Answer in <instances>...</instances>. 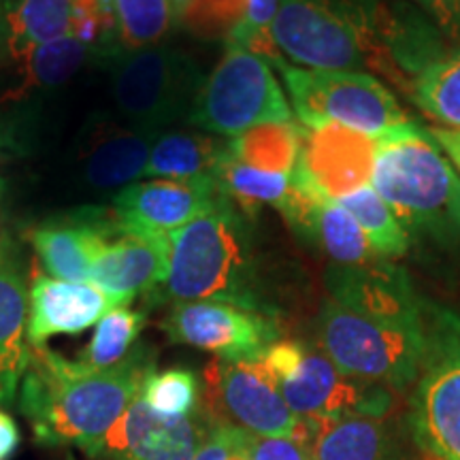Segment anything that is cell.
<instances>
[{"instance_id": "obj_1", "label": "cell", "mask_w": 460, "mask_h": 460, "mask_svg": "<svg viewBox=\"0 0 460 460\" xmlns=\"http://www.w3.org/2000/svg\"><path fill=\"white\" fill-rule=\"evenodd\" d=\"M320 348L348 377L402 390L416 384L429 339L427 307L402 269L379 261L326 273Z\"/></svg>"}, {"instance_id": "obj_2", "label": "cell", "mask_w": 460, "mask_h": 460, "mask_svg": "<svg viewBox=\"0 0 460 460\" xmlns=\"http://www.w3.org/2000/svg\"><path fill=\"white\" fill-rule=\"evenodd\" d=\"M152 371L154 354L143 345L107 369L66 360L45 345L31 348L20 386L22 413L41 444L77 446L90 456Z\"/></svg>"}, {"instance_id": "obj_3", "label": "cell", "mask_w": 460, "mask_h": 460, "mask_svg": "<svg viewBox=\"0 0 460 460\" xmlns=\"http://www.w3.org/2000/svg\"><path fill=\"white\" fill-rule=\"evenodd\" d=\"M373 190L407 234L439 245L460 243V177L422 126L405 122L376 137Z\"/></svg>"}, {"instance_id": "obj_4", "label": "cell", "mask_w": 460, "mask_h": 460, "mask_svg": "<svg viewBox=\"0 0 460 460\" xmlns=\"http://www.w3.org/2000/svg\"><path fill=\"white\" fill-rule=\"evenodd\" d=\"M250 217L228 197L169 234L166 296L177 303L224 301L264 312L256 288Z\"/></svg>"}, {"instance_id": "obj_5", "label": "cell", "mask_w": 460, "mask_h": 460, "mask_svg": "<svg viewBox=\"0 0 460 460\" xmlns=\"http://www.w3.org/2000/svg\"><path fill=\"white\" fill-rule=\"evenodd\" d=\"M269 62L284 79L292 111L298 115L301 126L307 128L339 124L379 137L394 126L410 122L393 92L371 75L301 68L290 65L279 54L269 58Z\"/></svg>"}, {"instance_id": "obj_6", "label": "cell", "mask_w": 460, "mask_h": 460, "mask_svg": "<svg viewBox=\"0 0 460 460\" xmlns=\"http://www.w3.org/2000/svg\"><path fill=\"white\" fill-rule=\"evenodd\" d=\"M190 122L233 139L256 126L292 122V109L269 58L226 43V54L200 85Z\"/></svg>"}, {"instance_id": "obj_7", "label": "cell", "mask_w": 460, "mask_h": 460, "mask_svg": "<svg viewBox=\"0 0 460 460\" xmlns=\"http://www.w3.org/2000/svg\"><path fill=\"white\" fill-rule=\"evenodd\" d=\"M203 73L186 51L152 45L111 58V94L130 126L158 132L190 118Z\"/></svg>"}, {"instance_id": "obj_8", "label": "cell", "mask_w": 460, "mask_h": 460, "mask_svg": "<svg viewBox=\"0 0 460 460\" xmlns=\"http://www.w3.org/2000/svg\"><path fill=\"white\" fill-rule=\"evenodd\" d=\"M288 407L301 422L341 416L382 418L390 405L386 388L348 377L322 349L296 341H275L261 356Z\"/></svg>"}, {"instance_id": "obj_9", "label": "cell", "mask_w": 460, "mask_h": 460, "mask_svg": "<svg viewBox=\"0 0 460 460\" xmlns=\"http://www.w3.org/2000/svg\"><path fill=\"white\" fill-rule=\"evenodd\" d=\"M367 31L365 11H354L348 0H279L271 24L284 60L320 71H358Z\"/></svg>"}, {"instance_id": "obj_10", "label": "cell", "mask_w": 460, "mask_h": 460, "mask_svg": "<svg viewBox=\"0 0 460 460\" xmlns=\"http://www.w3.org/2000/svg\"><path fill=\"white\" fill-rule=\"evenodd\" d=\"M411 430L437 460H460V318H429V339L411 399Z\"/></svg>"}, {"instance_id": "obj_11", "label": "cell", "mask_w": 460, "mask_h": 460, "mask_svg": "<svg viewBox=\"0 0 460 460\" xmlns=\"http://www.w3.org/2000/svg\"><path fill=\"white\" fill-rule=\"evenodd\" d=\"M205 407L216 420L254 437L303 433V422L288 407L278 382L261 358L211 360L205 369Z\"/></svg>"}, {"instance_id": "obj_12", "label": "cell", "mask_w": 460, "mask_h": 460, "mask_svg": "<svg viewBox=\"0 0 460 460\" xmlns=\"http://www.w3.org/2000/svg\"><path fill=\"white\" fill-rule=\"evenodd\" d=\"M376 152V137L365 132L339 124L301 126V152L290 172L292 186L318 200L348 197L369 186Z\"/></svg>"}, {"instance_id": "obj_13", "label": "cell", "mask_w": 460, "mask_h": 460, "mask_svg": "<svg viewBox=\"0 0 460 460\" xmlns=\"http://www.w3.org/2000/svg\"><path fill=\"white\" fill-rule=\"evenodd\" d=\"M164 331L172 343L192 345L222 360H256L279 341L271 314L224 301L177 303Z\"/></svg>"}, {"instance_id": "obj_14", "label": "cell", "mask_w": 460, "mask_h": 460, "mask_svg": "<svg viewBox=\"0 0 460 460\" xmlns=\"http://www.w3.org/2000/svg\"><path fill=\"white\" fill-rule=\"evenodd\" d=\"M214 413L200 405L188 416L154 411L139 394L107 430L92 460H192L214 427Z\"/></svg>"}, {"instance_id": "obj_15", "label": "cell", "mask_w": 460, "mask_h": 460, "mask_svg": "<svg viewBox=\"0 0 460 460\" xmlns=\"http://www.w3.org/2000/svg\"><path fill=\"white\" fill-rule=\"evenodd\" d=\"M220 197V186L214 180H154L126 186L113 199L111 209L122 230L169 237L209 211Z\"/></svg>"}, {"instance_id": "obj_16", "label": "cell", "mask_w": 460, "mask_h": 460, "mask_svg": "<svg viewBox=\"0 0 460 460\" xmlns=\"http://www.w3.org/2000/svg\"><path fill=\"white\" fill-rule=\"evenodd\" d=\"M119 230L113 209L84 207L39 224L31 233V241L49 278L92 284L96 254Z\"/></svg>"}, {"instance_id": "obj_17", "label": "cell", "mask_w": 460, "mask_h": 460, "mask_svg": "<svg viewBox=\"0 0 460 460\" xmlns=\"http://www.w3.org/2000/svg\"><path fill=\"white\" fill-rule=\"evenodd\" d=\"M171 241L163 234L119 230L109 237L92 267V284L109 298L111 307H126L137 296L166 281Z\"/></svg>"}, {"instance_id": "obj_18", "label": "cell", "mask_w": 460, "mask_h": 460, "mask_svg": "<svg viewBox=\"0 0 460 460\" xmlns=\"http://www.w3.org/2000/svg\"><path fill=\"white\" fill-rule=\"evenodd\" d=\"M109 309L111 303L96 286L37 273L28 292V345L41 348L49 337L79 335L99 324Z\"/></svg>"}, {"instance_id": "obj_19", "label": "cell", "mask_w": 460, "mask_h": 460, "mask_svg": "<svg viewBox=\"0 0 460 460\" xmlns=\"http://www.w3.org/2000/svg\"><path fill=\"white\" fill-rule=\"evenodd\" d=\"M28 281L20 250L13 241H0V405H11L20 393L31 362Z\"/></svg>"}, {"instance_id": "obj_20", "label": "cell", "mask_w": 460, "mask_h": 460, "mask_svg": "<svg viewBox=\"0 0 460 460\" xmlns=\"http://www.w3.org/2000/svg\"><path fill=\"white\" fill-rule=\"evenodd\" d=\"M71 22L73 0H0V60L15 62L66 37Z\"/></svg>"}, {"instance_id": "obj_21", "label": "cell", "mask_w": 460, "mask_h": 460, "mask_svg": "<svg viewBox=\"0 0 460 460\" xmlns=\"http://www.w3.org/2000/svg\"><path fill=\"white\" fill-rule=\"evenodd\" d=\"M158 132L130 128L101 130L84 154V180L96 190L130 186L146 175Z\"/></svg>"}, {"instance_id": "obj_22", "label": "cell", "mask_w": 460, "mask_h": 460, "mask_svg": "<svg viewBox=\"0 0 460 460\" xmlns=\"http://www.w3.org/2000/svg\"><path fill=\"white\" fill-rule=\"evenodd\" d=\"M314 460H396L394 444L382 418L341 416L303 422Z\"/></svg>"}, {"instance_id": "obj_23", "label": "cell", "mask_w": 460, "mask_h": 460, "mask_svg": "<svg viewBox=\"0 0 460 460\" xmlns=\"http://www.w3.org/2000/svg\"><path fill=\"white\" fill-rule=\"evenodd\" d=\"M228 158V141L203 132H164L156 137L143 177L177 181H217V171Z\"/></svg>"}, {"instance_id": "obj_24", "label": "cell", "mask_w": 460, "mask_h": 460, "mask_svg": "<svg viewBox=\"0 0 460 460\" xmlns=\"http://www.w3.org/2000/svg\"><path fill=\"white\" fill-rule=\"evenodd\" d=\"M305 234L314 239L337 267H362L384 261L373 250L358 222L337 200H322L315 205Z\"/></svg>"}, {"instance_id": "obj_25", "label": "cell", "mask_w": 460, "mask_h": 460, "mask_svg": "<svg viewBox=\"0 0 460 460\" xmlns=\"http://www.w3.org/2000/svg\"><path fill=\"white\" fill-rule=\"evenodd\" d=\"M94 54L79 43L73 34L45 43L15 60L13 94L22 96L32 90H51L66 84Z\"/></svg>"}, {"instance_id": "obj_26", "label": "cell", "mask_w": 460, "mask_h": 460, "mask_svg": "<svg viewBox=\"0 0 460 460\" xmlns=\"http://www.w3.org/2000/svg\"><path fill=\"white\" fill-rule=\"evenodd\" d=\"M228 152L252 169L290 175L301 152V126L295 122L256 126L233 137Z\"/></svg>"}, {"instance_id": "obj_27", "label": "cell", "mask_w": 460, "mask_h": 460, "mask_svg": "<svg viewBox=\"0 0 460 460\" xmlns=\"http://www.w3.org/2000/svg\"><path fill=\"white\" fill-rule=\"evenodd\" d=\"M217 186L245 217H254L261 205H273L281 211L292 192V175L252 169L230 156L217 171Z\"/></svg>"}, {"instance_id": "obj_28", "label": "cell", "mask_w": 460, "mask_h": 460, "mask_svg": "<svg viewBox=\"0 0 460 460\" xmlns=\"http://www.w3.org/2000/svg\"><path fill=\"white\" fill-rule=\"evenodd\" d=\"M413 101L447 128H460V45L427 62L413 82Z\"/></svg>"}, {"instance_id": "obj_29", "label": "cell", "mask_w": 460, "mask_h": 460, "mask_svg": "<svg viewBox=\"0 0 460 460\" xmlns=\"http://www.w3.org/2000/svg\"><path fill=\"white\" fill-rule=\"evenodd\" d=\"M339 205L348 209V214L358 222L362 233L367 234L373 250L377 252L379 258L384 261H393L401 258L410 250V234L396 220L393 209L386 205L373 186H365L348 197L339 199Z\"/></svg>"}, {"instance_id": "obj_30", "label": "cell", "mask_w": 460, "mask_h": 460, "mask_svg": "<svg viewBox=\"0 0 460 460\" xmlns=\"http://www.w3.org/2000/svg\"><path fill=\"white\" fill-rule=\"evenodd\" d=\"M111 4L122 51L160 45L177 26L171 0H111Z\"/></svg>"}, {"instance_id": "obj_31", "label": "cell", "mask_w": 460, "mask_h": 460, "mask_svg": "<svg viewBox=\"0 0 460 460\" xmlns=\"http://www.w3.org/2000/svg\"><path fill=\"white\" fill-rule=\"evenodd\" d=\"M146 315L128 307H113L102 315L96 324L94 335L85 345L79 362L94 367V369H107L118 365L130 354V348L139 339Z\"/></svg>"}, {"instance_id": "obj_32", "label": "cell", "mask_w": 460, "mask_h": 460, "mask_svg": "<svg viewBox=\"0 0 460 460\" xmlns=\"http://www.w3.org/2000/svg\"><path fill=\"white\" fill-rule=\"evenodd\" d=\"M143 401L164 416H188L199 410V379L188 369L152 371L143 384Z\"/></svg>"}, {"instance_id": "obj_33", "label": "cell", "mask_w": 460, "mask_h": 460, "mask_svg": "<svg viewBox=\"0 0 460 460\" xmlns=\"http://www.w3.org/2000/svg\"><path fill=\"white\" fill-rule=\"evenodd\" d=\"M245 0H190L183 28L203 39H228L245 17Z\"/></svg>"}, {"instance_id": "obj_34", "label": "cell", "mask_w": 460, "mask_h": 460, "mask_svg": "<svg viewBox=\"0 0 460 460\" xmlns=\"http://www.w3.org/2000/svg\"><path fill=\"white\" fill-rule=\"evenodd\" d=\"M278 3L279 0H245L247 9L243 22L239 28H234L226 43L239 45V48H245L264 58L278 56L279 51L271 37V24L275 13H278Z\"/></svg>"}, {"instance_id": "obj_35", "label": "cell", "mask_w": 460, "mask_h": 460, "mask_svg": "<svg viewBox=\"0 0 460 460\" xmlns=\"http://www.w3.org/2000/svg\"><path fill=\"white\" fill-rule=\"evenodd\" d=\"M192 460H252V435L216 420Z\"/></svg>"}, {"instance_id": "obj_36", "label": "cell", "mask_w": 460, "mask_h": 460, "mask_svg": "<svg viewBox=\"0 0 460 460\" xmlns=\"http://www.w3.org/2000/svg\"><path fill=\"white\" fill-rule=\"evenodd\" d=\"M252 460H314L305 435L254 437L252 435Z\"/></svg>"}, {"instance_id": "obj_37", "label": "cell", "mask_w": 460, "mask_h": 460, "mask_svg": "<svg viewBox=\"0 0 460 460\" xmlns=\"http://www.w3.org/2000/svg\"><path fill=\"white\" fill-rule=\"evenodd\" d=\"M441 32L460 39V0H413Z\"/></svg>"}, {"instance_id": "obj_38", "label": "cell", "mask_w": 460, "mask_h": 460, "mask_svg": "<svg viewBox=\"0 0 460 460\" xmlns=\"http://www.w3.org/2000/svg\"><path fill=\"white\" fill-rule=\"evenodd\" d=\"M20 447V429L7 411L0 410V460H11Z\"/></svg>"}, {"instance_id": "obj_39", "label": "cell", "mask_w": 460, "mask_h": 460, "mask_svg": "<svg viewBox=\"0 0 460 460\" xmlns=\"http://www.w3.org/2000/svg\"><path fill=\"white\" fill-rule=\"evenodd\" d=\"M429 132L439 143V147H444V152L460 171V128H444V126H439V128H430Z\"/></svg>"}, {"instance_id": "obj_40", "label": "cell", "mask_w": 460, "mask_h": 460, "mask_svg": "<svg viewBox=\"0 0 460 460\" xmlns=\"http://www.w3.org/2000/svg\"><path fill=\"white\" fill-rule=\"evenodd\" d=\"M190 0H171V7H172V15H175L177 24H181V17L186 13Z\"/></svg>"}]
</instances>
